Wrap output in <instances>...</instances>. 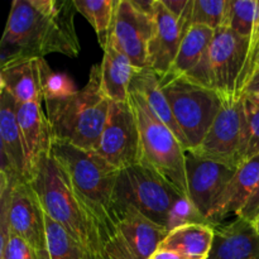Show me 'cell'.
<instances>
[{
  "label": "cell",
  "instance_id": "cell-1",
  "mask_svg": "<svg viewBox=\"0 0 259 259\" xmlns=\"http://www.w3.org/2000/svg\"><path fill=\"white\" fill-rule=\"evenodd\" d=\"M73 0H14L0 42V67L51 53L80 55Z\"/></svg>",
  "mask_w": 259,
  "mask_h": 259
},
{
  "label": "cell",
  "instance_id": "cell-2",
  "mask_svg": "<svg viewBox=\"0 0 259 259\" xmlns=\"http://www.w3.org/2000/svg\"><path fill=\"white\" fill-rule=\"evenodd\" d=\"M45 103L53 141L95 151L110 108L101 90L100 63L93 66L88 83L77 93Z\"/></svg>",
  "mask_w": 259,
  "mask_h": 259
},
{
  "label": "cell",
  "instance_id": "cell-3",
  "mask_svg": "<svg viewBox=\"0 0 259 259\" xmlns=\"http://www.w3.org/2000/svg\"><path fill=\"white\" fill-rule=\"evenodd\" d=\"M45 212L90 252L104 259L98 223L73 189L67 172L50 154L30 181Z\"/></svg>",
  "mask_w": 259,
  "mask_h": 259
},
{
  "label": "cell",
  "instance_id": "cell-4",
  "mask_svg": "<svg viewBox=\"0 0 259 259\" xmlns=\"http://www.w3.org/2000/svg\"><path fill=\"white\" fill-rule=\"evenodd\" d=\"M51 154L66 169L76 194L98 223L101 233L114 206L119 169L96 152L61 141H53Z\"/></svg>",
  "mask_w": 259,
  "mask_h": 259
},
{
  "label": "cell",
  "instance_id": "cell-5",
  "mask_svg": "<svg viewBox=\"0 0 259 259\" xmlns=\"http://www.w3.org/2000/svg\"><path fill=\"white\" fill-rule=\"evenodd\" d=\"M129 104L139 131V164L168 181L189 199L186 181V151L174 132L153 114L136 91L129 90Z\"/></svg>",
  "mask_w": 259,
  "mask_h": 259
},
{
  "label": "cell",
  "instance_id": "cell-6",
  "mask_svg": "<svg viewBox=\"0 0 259 259\" xmlns=\"http://www.w3.org/2000/svg\"><path fill=\"white\" fill-rule=\"evenodd\" d=\"M167 234L134 207L114 202L100 233L104 259H151Z\"/></svg>",
  "mask_w": 259,
  "mask_h": 259
},
{
  "label": "cell",
  "instance_id": "cell-7",
  "mask_svg": "<svg viewBox=\"0 0 259 259\" xmlns=\"http://www.w3.org/2000/svg\"><path fill=\"white\" fill-rule=\"evenodd\" d=\"M174 118L187 143V152L199 146L223 106L215 90L186 77L159 80Z\"/></svg>",
  "mask_w": 259,
  "mask_h": 259
},
{
  "label": "cell",
  "instance_id": "cell-8",
  "mask_svg": "<svg viewBox=\"0 0 259 259\" xmlns=\"http://www.w3.org/2000/svg\"><path fill=\"white\" fill-rule=\"evenodd\" d=\"M249 39L229 27L215 30L210 47L200 65L185 76L192 82L212 89L224 100H235V90L247 58Z\"/></svg>",
  "mask_w": 259,
  "mask_h": 259
},
{
  "label": "cell",
  "instance_id": "cell-9",
  "mask_svg": "<svg viewBox=\"0 0 259 259\" xmlns=\"http://www.w3.org/2000/svg\"><path fill=\"white\" fill-rule=\"evenodd\" d=\"M180 197L168 181L142 164L119 171L114 202L134 207L157 225L167 227L169 211Z\"/></svg>",
  "mask_w": 259,
  "mask_h": 259
},
{
  "label": "cell",
  "instance_id": "cell-10",
  "mask_svg": "<svg viewBox=\"0 0 259 259\" xmlns=\"http://www.w3.org/2000/svg\"><path fill=\"white\" fill-rule=\"evenodd\" d=\"M245 126L244 98L239 100H224L201 143L189 152L200 158L238 168L243 163Z\"/></svg>",
  "mask_w": 259,
  "mask_h": 259
},
{
  "label": "cell",
  "instance_id": "cell-11",
  "mask_svg": "<svg viewBox=\"0 0 259 259\" xmlns=\"http://www.w3.org/2000/svg\"><path fill=\"white\" fill-rule=\"evenodd\" d=\"M94 152L116 169L139 164V131L129 100L110 101L108 120Z\"/></svg>",
  "mask_w": 259,
  "mask_h": 259
},
{
  "label": "cell",
  "instance_id": "cell-12",
  "mask_svg": "<svg viewBox=\"0 0 259 259\" xmlns=\"http://www.w3.org/2000/svg\"><path fill=\"white\" fill-rule=\"evenodd\" d=\"M153 32V17L141 12L132 0H116L109 40L138 70L148 68V47Z\"/></svg>",
  "mask_w": 259,
  "mask_h": 259
},
{
  "label": "cell",
  "instance_id": "cell-13",
  "mask_svg": "<svg viewBox=\"0 0 259 259\" xmlns=\"http://www.w3.org/2000/svg\"><path fill=\"white\" fill-rule=\"evenodd\" d=\"M9 224L12 234L22 238L37 249L48 250L46 212L30 182H12Z\"/></svg>",
  "mask_w": 259,
  "mask_h": 259
},
{
  "label": "cell",
  "instance_id": "cell-14",
  "mask_svg": "<svg viewBox=\"0 0 259 259\" xmlns=\"http://www.w3.org/2000/svg\"><path fill=\"white\" fill-rule=\"evenodd\" d=\"M237 168L200 158L186 152V181L189 199L209 222V215L234 176Z\"/></svg>",
  "mask_w": 259,
  "mask_h": 259
},
{
  "label": "cell",
  "instance_id": "cell-15",
  "mask_svg": "<svg viewBox=\"0 0 259 259\" xmlns=\"http://www.w3.org/2000/svg\"><path fill=\"white\" fill-rule=\"evenodd\" d=\"M18 101L4 88H0V156L2 169L10 182L27 181V161L20 126L17 118Z\"/></svg>",
  "mask_w": 259,
  "mask_h": 259
},
{
  "label": "cell",
  "instance_id": "cell-16",
  "mask_svg": "<svg viewBox=\"0 0 259 259\" xmlns=\"http://www.w3.org/2000/svg\"><path fill=\"white\" fill-rule=\"evenodd\" d=\"M40 103L42 101L18 104L17 109L18 123L24 144L28 182L32 181L43 159L47 158L52 151V132Z\"/></svg>",
  "mask_w": 259,
  "mask_h": 259
},
{
  "label": "cell",
  "instance_id": "cell-17",
  "mask_svg": "<svg viewBox=\"0 0 259 259\" xmlns=\"http://www.w3.org/2000/svg\"><path fill=\"white\" fill-rule=\"evenodd\" d=\"M153 19L154 32L148 47V68L161 80L171 70L184 34L179 20L161 0H154Z\"/></svg>",
  "mask_w": 259,
  "mask_h": 259
},
{
  "label": "cell",
  "instance_id": "cell-18",
  "mask_svg": "<svg viewBox=\"0 0 259 259\" xmlns=\"http://www.w3.org/2000/svg\"><path fill=\"white\" fill-rule=\"evenodd\" d=\"M214 240L207 259H259V234L243 218L214 228Z\"/></svg>",
  "mask_w": 259,
  "mask_h": 259
},
{
  "label": "cell",
  "instance_id": "cell-19",
  "mask_svg": "<svg viewBox=\"0 0 259 259\" xmlns=\"http://www.w3.org/2000/svg\"><path fill=\"white\" fill-rule=\"evenodd\" d=\"M259 184V154L240 164L230 180L217 205L209 215V223L218 227L230 214L238 215L243 210Z\"/></svg>",
  "mask_w": 259,
  "mask_h": 259
},
{
  "label": "cell",
  "instance_id": "cell-20",
  "mask_svg": "<svg viewBox=\"0 0 259 259\" xmlns=\"http://www.w3.org/2000/svg\"><path fill=\"white\" fill-rule=\"evenodd\" d=\"M42 58L17 61L0 67V88L14 96L18 104L43 101Z\"/></svg>",
  "mask_w": 259,
  "mask_h": 259
},
{
  "label": "cell",
  "instance_id": "cell-21",
  "mask_svg": "<svg viewBox=\"0 0 259 259\" xmlns=\"http://www.w3.org/2000/svg\"><path fill=\"white\" fill-rule=\"evenodd\" d=\"M101 90L110 101L126 103L129 88L137 70L124 53L109 40L104 48V57L100 63Z\"/></svg>",
  "mask_w": 259,
  "mask_h": 259
},
{
  "label": "cell",
  "instance_id": "cell-22",
  "mask_svg": "<svg viewBox=\"0 0 259 259\" xmlns=\"http://www.w3.org/2000/svg\"><path fill=\"white\" fill-rule=\"evenodd\" d=\"M214 227L190 224L167 234L158 250H167L184 259H207L214 240Z\"/></svg>",
  "mask_w": 259,
  "mask_h": 259
},
{
  "label": "cell",
  "instance_id": "cell-23",
  "mask_svg": "<svg viewBox=\"0 0 259 259\" xmlns=\"http://www.w3.org/2000/svg\"><path fill=\"white\" fill-rule=\"evenodd\" d=\"M129 90L138 93L146 100V103L148 104V106L153 111L154 115L174 132L175 136L177 137V139L184 146L185 151L187 152L186 139H185L179 124L175 120L168 101H167L163 90H162L158 76L151 68L137 70L136 75H134L133 80H132Z\"/></svg>",
  "mask_w": 259,
  "mask_h": 259
},
{
  "label": "cell",
  "instance_id": "cell-24",
  "mask_svg": "<svg viewBox=\"0 0 259 259\" xmlns=\"http://www.w3.org/2000/svg\"><path fill=\"white\" fill-rule=\"evenodd\" d=\"M215 30L205 25H191L182 37L179 53L169 72L163 78L185 77L195 70L210 47ZM161 78V80H163Z\"/></svg>",
  "mask_w": 259,
  "mask_h": 259
},
{
  "label": "cell",
  "instance_id": "cell-25",
  "mask_svg": "<svg viewBox=\"0 0 259 259\" xmlns=\"http://www.w3.org/2000/svg\"><path fill=\"white\" fill-rule=\"evenodd\" d=\"M47 249L51 259H101L73 239L58 223L46 214Z\"/></svg>",
  "mask_w": 259,
  "mask_h": 259
},
{
  "label": "cell",
  "instance_id": "cell-26",
  "mask_svg": "<svg viewBox=\"0 0 259 259\" xmlns=\"http://www.w3.org/2000/svg\"><path fill=\"white\" fill-rule=\"evenodd\" d=\"M73 4L93 25L99 45L104 50L110 38L116 0H73Z\"/></svg>",
  "mask_w": 259,
  "mask_h": 259
},
{
  "label": "cell",
  "instance_id": "cell-27",
  "mask_svg": "<svg viewBox=\"0 0 259 259\" xmlns=\"http://www.w3.org/2000/svg\"><path fill=\"white\" fill-rule=\"evenodd\" d=\"M258 4L259 0H229L225 27L249 39L257 18Z\"/></svg>",
  "mask_w": 259,
  "mask_h": 259
},
{
  "label": "cell",
  "instance_id": "cell-28",
  "mask_svg": "<svg viewBox=\"0 0 259 259\" xmlns=\"http://www.w3.org/2000/svg\"><path fill=\"white\" fill-rule=\"evenodd\" d=\"M229 0H192L191 25H205L218 30L225 27Z\"/></svg>",
  "mask_w": 259,
  "mask_h": 259
},
{
  "label": "cell",
  "instance_id": "cell-29",
  "mask_svg": "<svg viewBox=\"0 0 259 259\" xmlns=\"http://www.w3.org/2000/svg\"><path fill=\"white\" fill-rule=\"evenodd\" d=\"M40 67H42V89L45 101L67 98L78 91L73 81L67 75L53 72L45 58H42Z\"/></svg>",
  "mask_w": 259,
  "mask_h": 259
},
{
  "label": "cell",
  "instance_id": "cell-30",
  "mask_svg": "<svg viewBox=\"0 0 259 259\" xmlns=\"http://www.w3.org/2000/svg\"><path fill=\"white\" fill-rule=\"evenodd\" d=\"M190 224L211 225L207 222L206 218L196 209V206L192 204L191 200L182 196L177 200L176 204L174 205V207L169 211L166 229L169 233L174 229H177V228Z\"/></svg>",
  "mask_w": 259,
  "mask_h": 259
},
{
  "label": "cell",
  "instance_id": "cell-31",
  "mask_svg": "<svg viewBox=\"0 0 259 259\" xmlns=\"http://www.w3.org/2000/svg\"><path fill=\"white\" fill-rule=\"evenodd\" d=\"M244 98V96H243ZM245 119V147L243 163L259 154V108L244 98Z\"/></svg>",
  "mask_w": 259,
  "mask_h": 259
},
{
  "label": "cell",
  "instance_id": "cell-32",
  "mask_svg": "<svg viewBox=\"0 0 259 259\" xmlns=\"http://www.w3.org/2000/svg\"><path fill=\"white\" fill-rule=\"evenodd\" d=\"M0 259H51L48 250H40L22 238L12 234L7 247L0 252Z\"/></svg>",
  "mask_w": 259,
  "mask_h": 259
},
{
  "label": "cell",
  "instance_id": "cell-33",
  "mask_svg": "<svg viewBox=\"0 0 259 259\" xmlns=\"http://www.w3.org/2000/svg\"><path fill=\"white\" fill-rule=\"evenodd\" d=\"M258 215H259V184L258 186L255 187L252 196H250L249 201L245 204V206L243 207V210L240 211V214L238 215V217L243 218V219L252 223Z\"/></svg>",
  "mask_w": 259,
  "mask_h": 259
},
{
  "label": "cell",
  "instance_id": "cell-34",
  "mask_svg": "<svg viewBox=\"0 0 259 259\" xmlns=\"http://www.w3.org/2000/svg\"><path fill=\"white\" fill-rule=\"evenodd\" d=\"M161 2L163 3V5L168 9L169 13L177 20H180L182 15H184V13L186 12L190 0H161Z\"/></svg>",
  "mask_w": 259,
  "mask_h": 259
},
{
  "label": "cell",
  "instance_id": "cell-35",
  "mask_svg": "<svg viewBox=\"0 0 259 259\" xmlns=\"http://www.w3.org/2000/svg\"><path fill=\"white\" fill-rule=\"evenodd\" d=\"M151 259H184L180 255L175 254L172 252H167V250H157Z\"/></svg>",
  "mask_w": 259,
  "mask_h": 259
},
{
  "label": "cell",
  "instance_id": "cell-36",
  "mask_svg": "<svg viewBox=\"0 0 259 259\" xmlns=\"http://www.w3.org/2000/svg\"><path fill=\"white\" fill-rule=\"evenodd\" d=\"M253 91H259V72L253 77V80L250 81L249 85L247 86V89L243 93V96L248 93H253Z\"/></svg>",
  "mask_w": 259,
  "mask_h": 259
},
{
  "label": "cell",
  "instance_id": "cell-37",
  "mask_svg": "<svg viewBox=\"0 0 259 259\" xmlns=\"http://www.w3.org/2000/svg\"><path fill=\"white\" fill-rule=\"evenodd\" d=\"M244 98L247 99V100H249L253 105L259 108V91H253V93L245 94Z\"/></svg>",
  "mask_w": 259,
  "mask_h": 259
},
{
  "label": "cell",
  "instance_id": "cell-38",
  "mask_svg": "<svg viewBox=\"0 0 259 259\" xmlns=\"http://www.w3.org/2000/svg\"><path fill=\"white\" fill-rule=\"evenodd\" d=\"M252 224H253V227H254V229L257 230V232H258V234H259V215H258L257 218H255L254 220H253V222H252Z\"/></svg>",
  "mask_w": 259,
  "mask_h": 259
},
{
  "label": "cell",
  "instance_id": "cell-39",
  "mask_svg": "<svg viewBox=\"0 0 259 259\" xmlns=\"http://www.w3.org/2000/svg\"><path fill=\"white\" fill-rule=\"evenodd\" d=\"M259 72V56H258V61H257V66H255V72H254V76L257 75V73ZM254 76H253V77H254ZM253 80V78H252Z\"/></svg>",
  "mask_w": 259,
  "mask_h": 259
}]
</instances>
